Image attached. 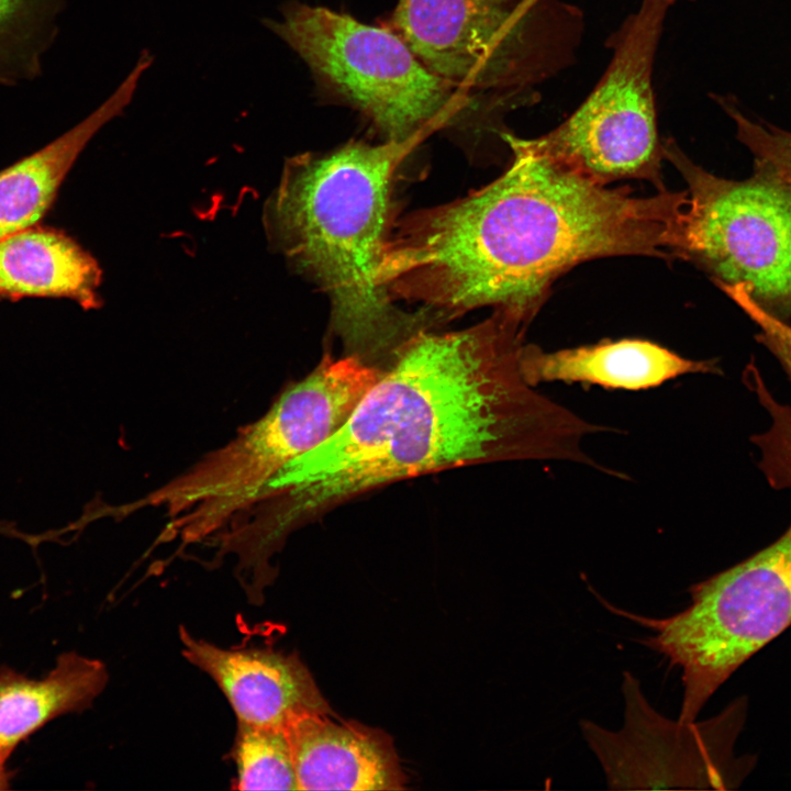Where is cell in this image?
Here are the masks:
<instances>
[{
  "mask_svg": "<svg viewBox=\"0 0 791 791\" xmlns=\"http://www.w3.org/2000/svg\"><path fill=\"white\" fill-rule=\"evenodd\" d=\"M673 1L643 0L625 19L612 35L611 59L594 88L558 126L527 140L535 151L599 185L643 179L666 190L653 74Z\"/></svg>",
  "mask_w": 791,
  "mask_h": 791,
  "instance_id": "9c48e42d",
  "label": "cell"
},
{
  "mask_svg": "<svg viewBox=\"0 0 791 791\" xmlns=\"http://www.w3.org/2000/svg\"><path fill=\"white\" fill-rule=\"evenodd\" d=\"M382 372L354 355H324L225 445L138 500L115 508V513L158 508L169 519L165 535L185 543L210 538L282 467L334 435Z\"/></svg>",
  "mask_w": 791,
  "mask_h": 791,
  "instance_id": "277c9868",
  "label": "cell"
},
{
  "mask_svg": "<svg viewBox=\"0 0 791 791\" xmlns=\"http://www.w3.org/2000/svg\"><path fill=\"white\" fill-rule=\"evenodd\" d=\"M261 23L305 63L323 94L366 116L386 141H422L468 105L392 29L289 0Z\"/></svg>",
  "mask_w": 791,
  "mask_h": 791,
  "instance_id": "8992f818",
  "label": "cell"
},
{
  "mask_svg": "<svg viewBox=\"0 0 791 791\" xmlns=\"http://www.w3.org/2000/svg\"><path fill=\"white\" fill-rule=\"evenodd\" d=\"M691 603L648 617L599 601L653 632L639 642L682 671L678 721L693 723L715 691L791 625V523L772 544L689 588Z\"/></svg>",
  "mask_w": 791,
  "mask_h": 791,
  "instance_id": "52a82bcc",
  "label": "cell"
},
{
  "mask_svg": "<svg viewBox=\"0 0 791 791\" xmlns=\"http://www.w3.org/2000/svg\"><path fill=\"white\" fill-rule=\"evenodd\" d=\"M185 658L226 697L237 722L282 727L305 714H332L298 655L270 648H223L180 627Z\"/></svg>",
  "mask_w": 791,
  "mask_h": 791,
  "instance_id": "8fae6325",
  "label": "cell"
},
{
  "mask_svg": "<svg viewBox=\"0 0 791 791\" xmlns=\"http://www.w3.org/2000/svg\"><path fill=\"white\" fill-rule=\"evenodd\" d=\"M96 259L57 231L30 227L0 239V294L64 297L99 307Z\"/></svg>",
  "mask_w": 791,
  "mask_h": 791,
  "instance_id": "2e32d148",
  "label": "cell"
},
{
  "mask_svg": "<svg viewBox=\"0 0 791 791\" xmlns=\"http://www.w3.org/2000/svg\"><path fill=\"white\" fill-rule=\"evenodd\" d=\"M237 790H298L290 744L282 727L237 722L231 754Z\"/></svg>",
  "mask_w": 791,
  "mask_h": 791,
  "instance_id": "ac0fdd59",
  "label": "cell"
},
{
  "mask_svg": "<svg viewBox=\"0 0 791 791\" xmlns=\"http://www.w3.org/2000/svg\"><path fill=\"white\" fill-rule=\"evenodd\" d=\"M154 55L143 49L114 92L82 121L32 155L0 171V239L34 226L90 140L120 116L136 92Z\"/></svg>",
  "mask_w": 791,
  "mask_h": 791,
  "instance_id": "5bb4252c",
  "label": "cell"
},
{
  "mask_svg": "<svg viewBox=\"0 0 791 791\" xmlns=\"http://www.w3.org/2000/svg\"><path fill=\"white\" fill-rule=\"evenodd\" d=\"M506 170L453 202L416 211L390 234L379 269L391 299L452 317L493 307L534 319L553 283L609 256L680 257L687 190L647 197L608 188L509 133Z\"/></svg>",
  "mask_w": 791,
  "mask_h": 791,
  "instance_id": "7a4b0ae2",
  "label": "cell"
},
{
  "mask_svg": "<svg viewBox=\"0 0 791 791\" xmlns=\"http://www.w3.org/2000/svg\"><path fill=\"white\" fill-rule=\"evenodd\" d=\"M66 0H0V87L43 74L44 55L58 34Z\"/></svg>",
  "mask_w": 791,
  "mask_h": 791,
  "instance_id": "e0dca14e",
  "label": "cell"
},
{
  "mask_svg": "<svg viewBox=\"0 0 791 791\" xmlns=\"http://www.w3.org/2000/svg\"><path fill=\"white\" fill-rule=\"evenodd\" d=\"M520 368L526 382H581L606 389L645 390L689 374H720L715 360H694L650 341L605 339L592 345L545 352L524 344Z\"/></svg>",
  "mask_w": 791,
  "mask_h": 791,
  "instance_id": "4fadbf2b",
  "label": "cell"
},
{
  "mask_svg": "<svg viewBox=\"0 0 791 791\" xmlns=\"http://www.w3.org/2000/svg\"><path fill=\"white\" fill-rule=\"evenodd\" d=\"M530 323L516 310L495 308L468 328L411 335L344 425L258 492L264 535L283 545L356 495L461 466L558 460L601 469L583 443L609 428L537 392L522 375Z\"/></svg>",
  "mask_w": 791,
  "mask_h": 791,
  "instance_id": "6da1fadb",
  "label": "cell"
},
{
  "mask_svg": "<svg viewBox=\"0 0 791 791\" xmlns=\"http://www.w3.org/2000/svg\"><path fill=\"white\" fill-rule=\"evenodd\" d=\"M108 679L102 661L75 651L62 654L42 679L0 666V761L48 722L90 708Z\"/></svg>",
  "mask_w": 791,
  "mask_h": 791,
  "instance_id": "9a60e30c",
  "label": "cell"
},
{
  "mask_svg": "<svg viewBox=\"0 0 791 791\" xmlns=\"http://www.w3.org/2000/svg\"><path fill=\"white\" fill-rule=\"evenodd\" d=\"M332 714H305L285 726L298 790H403V773L391 737Z\"/></svg>",
  "mask_w": 791,
  "mask_h": 791,
  "instance_id": "7c38bea8",
  "label": "cell"
},
{
  "mask_svg": "<svg viewBox=\"0 0 791 791\" xmlns=\"http://www.w3.org/2000/svg\"><path fill=\"white\" fill-rule=\"evenodd\" d=\"M743 380L770 420L766 431L751 437L759 452L758 466L772 488L791 490V405L775 397L755 364L747 365Z\"/></svg>",
  "mask_w": 791,
  "mask_h": 791,
  "instance_id": "d6986e66",
  "label": "cell"
},
{
  "mask_svg": "<svg viewBox=\"0 0 791 791\" xmlns=\"http://www.w3.org/2000/svg\"><path fill=\"white\" fill-rule=\"evenodd\" d=\"M420 142L352 141L291 157L263 210L270 246L328 294L346 355L381 369L421 330L396 309L379 278L392 183Z\"/></svg>",
  "mask_w": 791,
  "mask_h": 791,
  "instance_id": "3957f363",
  "label": "cell"
},
{
  "mask_svg": "<svg viewBox=\"0 0 791 791\" xmlns=\"http://www.w3.org/2000/svg\"><path fill=\"white\" fill-rule=\"evenodd\" d=\"M623 726L614 732L581 721V732L601 764L610 789H684L722 782L711 759L703 724L681 723L659 714L646 700L639 680L624 672Z\"/></svg>",
  "mask_w": 791,
  "mask_h": 791,
  "instance_id": "30bf717a",
  "label": "cell"
},
{
  "mask_svg": "<svg viewBox=\"0 0 791 791\" xmlns=\"http://www.w3.org/2000/svg\"><path fill=\"white\" fill-rule=\"evenodd\" d=\"M716 286L757 325V342L775 356L791 379V323L760 307L742 283Z\"/></svg>",
  "mask_w": 791,
  "mask_h": 791,
  "instance_id": "44dd1931",
  "label": "cell"
},
{
  "mask_svg": "<svg viewBox=\"0 0 791 791\" xmlns=\"http://www.w3.org/2000/svg\"><path fill=\"white\" fill-rule=\"evenodd\" d=\"M389 27L454 87L511 109L571 66L583 16L566 0H399Z\"/></svg>",
  "mask_w": 791,
  "mask_h": 791,
  "instance_id": "5b68a950",
  "label": "cell"
},
{
  "mask_svg": "<svg viewBox=\"0 0 791 791\" xmlns=\"http://www.w3.org/2000/svg\"><path fill=\"white\" fill-rule=\"evenodd\" d=\"M13 777L14 772L7 769L5 762L0 761V791L8 790L10 788Z\"/></svg>",
  "mask_w": 791,
  "mask_h": 791,
  "instance_id": "7402d4cb",
  "label": "cell"
},
{
  "mask_svg": "<svg viewBox=\"0 0 791 791\" xmlns=\"http://www.w3.org/2000/svg\"><path fill=\"white\" fill-rule=\"evenodd\" d=\"M733 120L736 136L751 153L755 168L791 181V131L753 121L736 105L732 97H714Z\"/></svg>",
  "mask_w": 791,
  "mask_h": 791,
  "instance_id": "ffe728a7",
  "label": "cell"
},
{
  "mask_svg": "<svg viewBox=\"0 0 791 791\" xmlns=\"http://www.w3.org/2000/svg\"><path fill=\"white\" fill-rule=\"evenodd\" d=\"M662 146L688 185L681 259L714 283H742L760 307L791 323V181L757 168L743 180L722 178L673 141Z\"/></svg>",
  "mask_w": 791,
  "mask_h": 791,
  "instance_id": "ba28073f",
  "label": "cell"
}]
</instances>
